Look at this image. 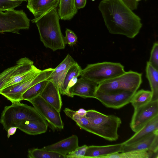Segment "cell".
<instances>
[{"label":"cell","instance_id":"6da1fadb","mask_svg":"<svg viewBox=\"0 0 158 158\" xmlns=\"http://www.w3.org/2000/svg\"><path fill=\"white\" fill-rule=\"evenodd\" d=\"M98 9L110 33L133 39L139 33L141 19L121 0H102Z\"/></svg>","mask_w":158,"mask_h":158},{"label":"cell","instance_id":"7a4b0ae2","mask_svg":"<svg viewBox=\"0 0 158 158\" xmlns=\"http://www.w3.org/2000/svg\"><path fill=\"white\" fill-rule=\"evenodd\" d=\"M56 6L35 22L41 41L47 48L54 51L63 49L65 44L60 29V18Z\"/></svg>","mask_w":158,"mask_h":158},{"label":"cell","instance_id":"3957f363","mask_svg":"<svg viewBox=\"0 0 158 158\" xmlns=\"http://www.w3.org/2000/svg\"><path fill=\"white\" fill-rule=\"evenodd\" d=\"M5 106L1 113L0 123L6 131L11 127H15L20 122L25 120H46L33 107L20 102L12 103Z\"/></svg>","mask_w":158,"mask_h":158},{"label":"cell","instance_id":"277c9868","mask_svg":"<svg viewBox=\"0 0 158 158\" xmlns=\"http://www.w3.org/2000/svg\"><path fill=\"white\" fill-rule=\"evenodd\" d=\"M85 116L93 124L98 136L110 141L118 139V129L122 123L119 117L113 115H106L93 110H86Z\"/></svg>","mask_w":158,"mask_h":158},{"label":"cell","instance_id":"5b68a950","mask_svg":"<svg viewBox=\"0 0 158 158\" xmlns=\"http://www.w3.org/2000/svg\"><path fill=\"white\" fill-rule=\"evenodd\" d=\"M125 72L124 66L119 63L104 62L87 64L82 69L80 76L99 84Z\"/></svg>","mask_w":158,"mask_h":158},{"label":"cell","instance_id":"8992f818","mask_svg":"<svg viewBox=\"0 0 158 158\" xmlns=\"http://www.w3.org/2000/svg\"><path fill=\"white\" fill-rule=\"evenodd\" d=\"M142 81L141 73L130 70L98 84L97 90L105 92L124 91L136 92Z\"/></svg>","mask_w":158,"mask_h":158},{"label":"cell","instance_id":"52a82bcc","mask_svg":"<svg viewBox=\"0 0 158 158\" xmlns=\"http://www.w3.org/2000/svg\"><path fill=\"white\" fill-rule=\"evenodd\" d=\"M30 25V20L23 10H0V34H19L20 30L29 29Z\"/></svg>","mask_w":158,"mask_h":158},{"label":"cell","instance_id":"ba28073f","mask_svg":"<svg viewBox=\"0 0 158 158\" xmlns=\"http://www.w3.org/2000/svg\"><path fill=\"white\" fill-rule=\"evenodd\" d=\"M54 69L49 68L41 70L39 73L26 81L12 85L2 89L0 94L12 103L23 100V94L35 84L45 80L50 76Z\"/></svg>","mask_w":158,"mask_h":158},{"label":"cell","instance_id":"9c48e42d","mask_svg":"<svg viewBox=\"0 0 158 158\" xmlns=\"http://www.w3.org/2000/svg\"><path fill=\"white\" fill-rule=\"evenodd\" d=\"M28 101L33 105L35 109L54 128H64L60 112L39 96Z\"/></svg>","mask_w":158,"mask_h":158},{"label":"cell","instance_id":"30bf717a","mask_svg":"<svg viewBox=\"0 0 158 158\" xmlns=\"http://www.w3.org/2000/svg\"><path fill=\"white\" fill-rule=\"evenodd\" d=\"M135 93L127 91L105 92L97 90L95 98L107 107L119 109L130 103Z\"/></svg>","mask_w":158,"mask_h":158},{"label":"cell","instance_id":"8fae6325","mask_svg":"<svg viewBox=\"0 0 158 158\" xmlns=\"http://www.w3.org/2000/svg\"><path fill=\"white\" fill-rule=\"evenodd\" d=\"M158 115V100L134 109L130 127L136 132L145 124Z\"/></svg>","mask_w":158,"mask_h":158},{"label":"cell","instance_id":"7c38bea8","mask_svg":"<svg viewBox=\"0 0 158 158\" xmlns=\"http://www.w3.org/2000/svg\"><path fill=\"white\" fill-rule=\"evenodd\" d=\"M98 85L88 79L81 77L69 90L72 98L76 95L85 98H95Z\"/></svg>","mask_w":158,"mask_h":158},{"label":"cell","instance_id":"4fadbf2b","mask_svg":"<svg viewBox=\"0 0 158 158\" xmlns=\"http://www.w3.org/2000/svg\"><path fill=\"white\" fill-rule=\"evenodd\" d=\"M27 8L34 16L33 23L57 5L59 0H27Z\"/></svg>","mask_w":158,"mask_h":158},{"label":"cell","instance_id":"5bb4252c","mask_svg":"<svg viewBox=\"0 0 158 158\" xmlns=\"http://www.w3.org/2000/svg\"><path fill=\"white\" fill-rule=\"evenodd\" d=\"M147 150L154 153H158V132L152 133L132 144L123 145L122 152Z\"/></svg>","mask_w":158,"mask_h":158},{"label":"cell","instance_id":"9a60e30c","mask_svg":"<svg viewBox=\"0 0 158 158\" xmlns=\"http://www.w3.org/2000/svg\"><path fill=\"white\" fill-rule=\"evenodd\" d=\"M34 66L33 62L28 58L24 57L19 59L15 65L7 69L0 73V91L12 76L29 70Z\"/></svg>","mask_w":158,"mask_h":158},{"label":"cell","instance_id":"2e32d148","mask_svg":"<svg viewBox=\"0 0 158 158\" xmlns=\"http://www.w3.org/2000/svg\"><path fill=\"white\" fill-rule=\"evenodd\" d=\"M78 146V138L76 135H74L41 148L59 153L66 158L68 154L74 151Z\"/></svg>","mask_w":158,"mask_h":158},{"label":"cell","instance_id":"e0dca14e","mask_svg":"<svg viewBox=\"0 0 158 158\" xmlns=\"http://www.w3.org/2000/svg\"><path fill=\"white\" fill-rule=\"evenodd\" d=\"M123 143L105 146H88L84 158H102L113 154L121 152Z\"/></svg>","mask_w":158,"mask_h":158},{"label":"cell","instance_id":"ac0fdd59","mask_svg":"<svg viewBox=\"0 0 158 158\" xmlns=\"http://www.w3.org/2000/svg\"><path fill=\"white\" fill-rule=\"evenodd\" d=\"M76 63L69 54H68L63 61L54 69L47 79L52 81L60 91L68 70Z\"/></svg>","mask_w":158,"mask_h":158},{"label":"cell","instance_id":"d6986e66","mask_svg":"<svg viewBox=\"0 0 158 158\" xmlns=\"http://www.w3.org/2000/svg\"><path fill=\"white\" fill-rule=\"evenodd\" d=\"M60 94L57 87L49 80L40 96L60 112L62 105Z\"/></svg>","mask_w":158,"mask_h":158},{"label":"cell","instance_id":"ffe728a7","mask_svg":"<svg viewBox=\"0 0 158 158\" xmlns=\"http://www.w3.org/2000/svg\"><path fill=\"white\" fill-rule=\"evenodd\" d=\"M158 132V115L149 121L130 139L123 142L124 145L132 144L151 134Z\"/></svg>","mask_w":158,"mask_h":158},{"label":"cell","instance_id":"44dd1931","mask_svg":"<svg viewBox=\"0 0 158 158\" xmlns=\"http://www.w3.org/2000/svg\"><path fill=\"white\" fill-rule=\"evenodd\" d=\"M48 126L47 121L25 120L20 122L15 127L28 134L35 135L45 133Z\"/></svg>","mask_w":158,"mask_h":158},{"label":"cell","instance_id":"7402d4cb","mask_svg":"<svg viewBox=\"0 0 158 158\" xmlns=\"http://www.w3.org/2000/svg\"><path fill=\"white\" fill-rule=\"evenodd\" d=\"M81 70V67L77 63L69 68L60 90L61 94L72 97L69 93V89L77 82V77L80 76Z\"/></svg>","mask_w":158,"mask_h":158},{"label":"cell","instance_id":"603a6c76","mask_svg":"<svg viewBox=\"0 0 158 158\" xmlns=\"http://www.w3.org/2000/svg\"><path fill=\"white\" fill-rule=\"evenodd\" d=\"M58 14L60 19L63 20H69L77 12L75 0H59Z\"/></svg>","mask_w":158,"mask_h":158},{"label":"cell","instance_id":"cb8c5ba5","mask_svg":"<svg viewBox=\"0 0 158 158\" xmlns=\"http://www.w3.org/2000/svg\"><path fill=\"white\" fill-rule=\"evenodd\" d=\"M146 77L149 82L152 94L151 101L158 100V70L153 67L148 62L146 68Z\"/></svg>","mask_w":158,"mask_h":158},{"label":"cell","instance_id":"d4e9b609","mask_svg":"<svg viewBox=\"0 0 158 158\" xmlns=\"http://www.w3.org/2000/svg\"><path fill=\"white\" fill-rule=\"evenodd\" d=\"M41 70L34 66L29 70L16 73L10 77L2 89L27 81L38 75Z\"/></svg>","mask_w":158,"mask_h":158},{"label":"cell","instance_id":"484cf974","mask_svg":"<svg viewBox=\"0 0 158 158\" xmlns=\"http://www.w3.org/2000/svg\"><path fill=\"white\" fill-rule=\"evenodd\" d=\"M158 154L147 150H141L115 153L103 158H158Z\"/></svg>","mask_w":158,"mask_h":158},{"label":"cell","instance_id":"4316f807","mask_svg":"<svg viewBox=\"0 0 158 158\" xmlns=\"http://www.w3.org/2000/svg\"><path fill=\"white\" fill-rule=\"evenodd\" d=\"M152 98L151 91L142 89L135 93L130 102L135 109L151 101Z\"/></svg>","mask_w":158,"mask_h":158},{"label":"cell","instance_id":"83f0119b","mask_svg":"<svg viewBox=\"0 0 158 158\" xmlns=\"http://www.w3.org/2000/svg\"><path fill=\"white\" fill-rule=\"evenodd\" d=\"M49 80L42 81L32 86L27 90L22 95V99L28 101L40 96Z\"/></svg>","mask_w":158,"mask_h":158},{"label":"cell","instance_id":"f1b7e54d","mask_svg":"<svg viewBox=\"0 0 158 158\" xmlns=\"http://www.w3.org/2000/svg\"><path fill=\"white\" fill-rule=\"evenodd\" d=\"M27 157L29 158H65L59 153L37 148L29 149Z\"/></svg>","mask_w":158,"mask_h":158},{"label":"cell","instance_id":"f546056e","mask_svg":"<svg viewBox=\"0 0 158 158\" xmlns=\"http://www.w3.org/2000/svg\"><path fill=\"white\" fill-rule=\"evenodd\" d=\"M27 0H0V10L3 11L13 10Z\"/></svg>","mask_w":158,"mask_h":158},{"label":"cell","instance_id":"4dcf8cb0","mask_svg":"<svg viewBox=\"0 0 158 158\" xmlns=\"http://www.w3.org/2000/svg\"><path fill=\"white\" fill-rule=\"evenodd\" d=\"M148 62L155 69L158 70V43H154Z\"/></svg>","mask_w":158,"mask_h":158},{"label":"cell","instance_id":"1f68e13d","mask_svg":"<svg viewBox=\"0 0 158 158\" xmlns=\"http://www.w3.org/2000/svg\"><path fill=\"white\" fill-rule=\"evenodd\" d=\"M88 147V146L86 145L78 146L74 151L68 154L66 158H84Z\"/></svg>","mask_w":158,"mask_h":158},{"label":"cell","instance_id":"d6a6232c","mask_svg":"<svg viewBox=\"0 0 158 158\" xmlns=\"http://www.w3.org/2000/svg\"><path fill=\"white\" fill-rule=\"evenodd\" d=\"M77 37L74 33L71 30L66 29L65 31V36L64 37L65 44H68L72 46L76 44Z\"/></svg>","mask_w":158,"mask_h":158},{"label":"cell","instance_id":"836d02e7","mask_svg":"<svg viewBox=\"0 0 158 158\" xmlns=\"http://www.w3.org/2000/svg\"><path fill=\"white\" fill-rule=\"evenodd\" d=\"M121 0L132 10L137 9L138 3L135 0Z\"/></svg>","mask_w":158,"mask_h":158},{"label":"cell","instance_id":"e575fe53","mask_svg":"<svg viewBox=\"0 0 158 158\" xmlns=\"http://www.w3.org/2000/svg\"><path fill=\"white\" fill-rule=\"evenodd\" d=\"M87 0H75L76 7L78 10L85 7Z\"/></svg>","mask_w":158,"mask_h":158},{"label":"cell","instance_id":"d590c367","mask_svg":"<svg viewBox=\"0 0 158 158\" xmlns=\"http://www.w3.org/2000/svg\"><path fill=\"white\" fill-rule=\"evenodd\" d=\"M17 128L15 127H11L8 128L7 131V136L9 138L10 135L15 134Z\"/></svg>","mask_w":158,"mask_h":158},{"label":"cell","instance_id":"8d00e7d4","mask_svg":"<svg viewBox=\"0 0 158 158\" xmlns=\"http://www.w3.org/2000/svg\"><path fill=\"white\" fill-rule=\"evenodd\" d=\"M76 113L81 116H84L86 114V110L83 108H81L76 111Z\"/></svg>","mask_w":158,"mask_h":158},{"label":"cell","instance_id":"74e56055","mask_svg":"<svg viewBox=\"0 0 158 158\" xmlns=\"http://www.w3.org/2000/svg\"><path fill=\"white\" fill-rule=\"evenodd\" d=\"M135 0L138 2V1H140V0Z\"/></svg>","mask_w":158,"mask_h":158},{"label":"cell","instance_id":"f35d334b","mask_svg":"<svg viewBox=\"0 0 158 158\" xmlns=\"http://www.w3.org/2000/svg\"><path fill=\"white\" fill-rule=\"evenodd\" d=\"M11 0V1H16V0Z\"/></svg>","mask_w":158,"mask_h":158}]
</instances>
